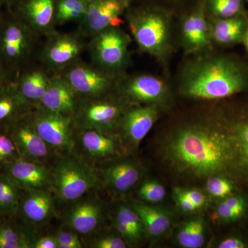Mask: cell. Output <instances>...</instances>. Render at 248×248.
<instances>
[{
    "instance_id": "cell-1",
    "label": "cell",
    "mask_w": 248,
    "mask_h": 248,
    "mask_svg": "<svg viewBox=\"0 0 248 248\" xmlns=\"http://www.w3.org/2000/svg\"><path fill=\"white\" fill-rule=\"evenodd\" d=\"M179 171L199 177L233 174L232 147L228 130L190 126L174 134L166 146Z\"/></svg>"
},
{
    "instance_id": "cell-2",
    "label": "cell",
    "mask_w": 248,
    "mask_h": 248,
    "mask_svg": "<svg viewBox=\"0 0 248 248\" xmlns=\"http://www.w3.org/2000/svg\"><path fill=\"white\" fill-rule=\"evenodd\" d=\"M248 88V76L231 59L218 58L204 62L187 77L184 92L189 97L203 99H222Z\"/></svg>"
},
{
    "instance_id": "cell-3",
    "label": "cell",
    "mask_w": 248,
    "mask_h": 248,
    "mask_svg": "<svg viewBox=\"0 0 248 248\" xmlns=\"http://www.w3.org/2000/svg\"><path fill=\"white\" fill-rule=\"evenodd\" d=\"M99 187L95 170L75 153L57 155L51 164L50 188L59 205L65 206Z\"/></svg>"
},
{
    "instance_id": "cell-4",
    "label": "cell",
    "mask_w": 248,
    "mask_h": 248,
    "mask_svg": "<svg viewBox=\"0 0 248 248\" xmlns=\"http://www.w3.org/2000/svg\"><path fill=\"white\" fill-rule=\"evenodd\" d=\"M35 46L34 29L9 10L0 22V65L17 75L27 68Z\"/></svg>"
},
{
    "instance_id": "cell-5",
    "label": "cell",
    "mask_w": 248,
    "mask_h": 248,
    "mask_svg": "<svg viewBox=\"0 0 248 248\" xmlns=\"http://www.w3.org/2000/svg\"><path fill=\"white\" fill-rule=\"evenodd\" d=\"M73 143V153L94 169L120 156L123 152L120 140L111 133L94 129L75 126Z\"/></svg>"
},
{
    "instance_id": "cell-6",
    "label": "cell",
    "mask_w": 248,
    "mask_h": 248,
    "mask_svg": "<svg viewBox=\"0 0 248 248\" xmlns=\"http://www.w3.org/2000/svg\"><path fill=\"white\" fill-rule=\"evenodd\" d=\"M31 120L41 138L57 154L73 153V117L37 107L31 113Z\"/></svg>"
},
{
    "instance_id": "cell-7",
    "label": "cell",
    "mask_w": 248,
    "mask_h": 248,
    "mask_svg": "<svg viewBox=\"0 0 248 248\" xmlns=\"http://www.w3.org/2000/svg\"><path fill=\"white\" fill-rule=\"evenodd\" d=\"M60 217L63 226L84 239L102 229L105 212L102 201L93 191L63 206Z\"/></svg>"
},
{
    "instance_id": "cell-8",
    "label": "cell",
    "mask_w": 248,
    "mask_h": 248,
    "mask_svg": "<svg viewBox=\"0 0 248 248\" xmlns=\"http://www.w3.org/2000/svg\"><path fill=\"white\" fill-rule=\"evenodd\" d=\"M57 205L51 189L24 190L17 217L26 226L40 234L41 230L58 217Z\"/></svg>"
},
{
    "instance_id": "cell-9",
    "label": "cell",
    "mask_w": 248,
    "mask_h": 248,
    "mask_svg": "<svg viewBox=\"0 0 248 248\" xmlns=\"http://www.w3.org/2000/svg\"><path fill=\"white\" fill-rule=\"evenodd\" d=\"M122 107L102 97L81 99L73 120L78 128L94 129L110 133L118 124Z\"/></svg>"
},
{
    "instance_id": "cell-10",
    "label": "cell",
    "mask_w": 248,
    "mask_h": 248,
    "mask_svg": "<svg viewBox=\"0 0 248 248\" xmlns=\"http://www.w3.org/2000/svg\"><path fill=\"white\" fill-rule=\"evenodd\" d=\"M130 29L142 50L159 55L166 50L169 28L166 18L156 12H143L130 18Z\"/></svg>"
},
{
    "instance_id": "cell-11",
    "label": "cell",
    "mask_w": 248,
    "mask_h": 248,
    "mask_svg": "<svg viewBox=\"0 0 248 248\" xmlns=\"http://www.w3.org/2000/svg\"><path fill=\"white\" fill-rule=\"evenodd\" d=\"M31 113L18 121L9 129L19 158L52 164L58 154L37 133L31 120Z\"/></svg>"
},
{
    "instance_id": "cell-12",
    "label": "cell",
    "mask_w": 248,
    "mask_h": 248,
    "mask_svg": "<svg viewBox=\"0 0 248 248\" xmlns=\"http://www.w3.org/2000/svg\"><path fill=\"white\" fill-rule=\"evenodd\" d=\"M128 42L126 35L115 27L101 31L91 44L93 58L103 68H119L126 58Z\"/></svg>"
},
{
    "instance_id": "cell-13",
    "label": "cell",
    "mask_w": 248,
    "mask_h": 248,
    "mask_svg": "<svg viewBox=\"0 0 248 248\" xmlns=\"http://www.w3.org/2000/svg\"><path fill=\"white\" fill-rule=\"evenodd\" d=\"M157 119V110L153 107L135 108L122 115L117 125L120 140L129 148H137L148 135Z\"/></svg>"
},
{
    "instance_id": "cell-14",
    "label": "cell",
    "mask_w": 248,
    "mask_h": 248,
    "mask_svg": "<svg viewBox=\"0 0 248 248\" xmlns=\"http://www.w3.org/2000/svg\"><path fill=\"white\" fill-rule=\"evenodd\" d=\"M94 170L99 178V187L116 193L128 192L141 178V170L138 165L128 160L105 163Z\"/></svg>"
},
{
    "instance_id": "cell-15",
    "label": "cell",
    "mask_w": 248,
    "mask_h": 248,
    "mask_svg": "<svg viewBox=\"0 0 248 248\" xmlns=\"http://www.w3.org/2000/svg\"><path fill=\"white\" fill-rule=\"evenodd\" d=\"M81 99L102 97L110 88L108 77L84 64L73 65L62 77Z\"/></svg>"
},
{
    "instance_id": "cell-16",
    "label": "cell",
    "mask_w": 248,
    "mask_h": 248,
    "mask_svg": "<svg viewBox=\"0 0 248 248\" xmlns=\"http://www.w3.org/2000/svg\"><path fill=\"white\" fill-rule=\"evenodd\" d=\"M0 170L16 179L24 190L51 189V164L19 158Z\"/></svg>"
},
{
    "instance_id": "cell-17",
    "label": "cell",
    "mask_w": 248,
    "mask_h": 248,
    "mask_svg": "<svg viewBox=\"0 0 248 248\" xmlns=\"http://www.w3.org/2000/svg\"><path fill=\"white\" fill-rule=\"evenodd\" d=\"M129 0H93L88 5L85 15V24L93 33L122 23L120 15L128 6Z\"/></svg>"
},
{
    "instance_id": "cell-18",
    "label": "cell",
    "mask_w": 248,
    "mask_h": 248,
    "mask_svg": "<svg viewBox=\"0 0 248 248\" xmlns=\"http://www.w3.org/2000/svg\"><path fill=\"white\" fill-rule=\"evenodd\" d=\"M81 99L66 80L55 77L50 79L48 89L37 107L73 118Z\"/></svg>"
},
{
    "instance_id": "cell-19",
    "label": "cell",
    "mask_w": 248,
    "mask_h": 248,
    "mask_svg": "<svg viewBox=\"0 0 248 248\" xmlns=\"http://www.w3.org/2000/svg\"><path fill=\"white\" fill-rule=\"evenodd\" d=\"M33 109L19 92L14 81L3 86L0 89V130H9Z\"/></svg>"
},
{
    "instance_id": "cell-20",
    "label": "cell",
    "mask_w": 248,
    "mask_h": 248,
    "mask_svg": "<svg viewBox=\"0 0 248 248\" xmlns=\"http://www.w3.org/2000/svg\"><path fill=\"white\" fill-rule=\"evenodd\" d=\"M39 235L17 217L0 216V248H32Z\"/></svg>"
},
{
    "instance_id": "cell-21",
    "label": "cell",
    "mask_w": 248,
    "mask_h": 248,
    "mask_svg": "<svg viewBox=\"0 0 248 248\" xmlns=\"http://www.w3.org/2000/svg\"><path fill=\"white\" fill-rule=\"evenodd\" d=\"M50 81L43 71L25 68L18 73L14 82L23 97L35 108L46 92Z\"/></svg>"
},
{
    "instance_id": "cell-22",
    "label": "cell",
    "mask_w": 248,
    "mask_h": 248,
    "mask_svg": "<svg viewBox=\"0 0 248 248\" xmlns=\"http://www.w3.org/2000/svg\"><path fill=\"white\" fill-rule=\"evenodd\" d=\"M227 130L234 156L233 174L248 181V119L234 122Z\"/></svg>"
},
{
    "instance_id": "cell-23",
    "label": "cell",
    "mask_w": 248,
    "mask_h": 248,
    "mask_svg": "<svg viewBox=\"0 0 248 248\" xmlns=\"http://www.w3.org/2000/svg\"><path fill=\"white\" fill-rule=\"evenodd\" d=\"M112 223L115 231L130 246L141 241L144 228L133 205L127 204L118 205L112 215Z\"/></svg>"
},
{
    "instance_id": "cell-24",
    "label": "cell",
    "mask_w": 248,
    "mask_h": 248,
    "mask_svg": "<svg viewBox=\"0 0 248 248\" xmlns=\"http://www.w3.org/2000/svg\"><path fill=\"white\" fill-rule=\"evenodd\" d=\"M33 29H45L55 16L54 0H22L14 10Z\"/></svg>"
},
{
    "instance_id": "cell-25",
    "label": "cell",
    "mask_w": 248,
    "mask_h": 248,
    "mask_svg": "<svg viewBox=\"0 0 248 248\" xmlns=\"http://www.w3.org/2000/svg\"><path fill=\"white\" fill-rule=\"evenodd\" d=\"M124 93L131 102H154L164 97L166 86L155 77L141 76L130 80L124 88Z\"/></svg>"
},
{
    "instance_id": "cell-26",
    "label": "cell",
    "mask_w": 248,
    "mask_h": 248,
    "mask_svg": "<svg viewBox=\"0 0 248 248\" xmlns=\"http://www.w3.org/2000/svg\"><path fill=\"white\" fill-rule=\"evenodd\" d=\"M81 49V44L75 37L60 35L53 39L47 46L45 57L50 65L64 66L78 56Z\"/></svg>"
},
{
    "instance_id": "cell-27",
    "label": "cell",
    "mask_w": 248,
    "mask_h": 248,
    "mask_svg": "<svg viewBox=\"0 0 248 248\" xmlns=\"http://www.w3.org/2000/svg\"><path fill=\"white\" fill-rule=\"evenodd\" d=\"M24 191L16 179L0 170V216L17 217Z\"/></svg>"
},
{
    "instance_id": "cell-28",
    "label": "cell",
    "mask_w": 248,
    "mask_h": 248,
    "mask_svg": "<svg viewBox=\"0 0 248 248\" xmlns=\"http://www.w3.org/2000/svg\"><path fill=\"white\" fill-rule=\"evenodd\" d=\"M132 205L141 218L147 234L153 237H158L169 231L171 226V218L169 214L139 202Z\"/></svg>"
},
{
    "instance_id": "cell-29",
    "label": "cell",
    "mask_w": 248,
    "mask_h": 248,
    "mask_svg": "<svg viewBox=\"0 0 248 248\" xmlns=\"http://www.w3.org/2000/svg\"><path fill=\"white\" fill-rule=\"evenodd\" d=\"M183 33L186 45L192 50H199L208 45V25L203 10L199 9L186 19Z\"/></svg>"
},
{
    "instance_id": "cell-30",
    "label": "cell",
    "mask_w": 248,
    "mask_h": 248,
    "mask_svg": "<svg viewBox=\"0 0 248 248\" xmlns=\"http://www.w3.org/2000/svg\"><path fill=\"white\" fill-rule=\"evenodd\" d=\"M246 28V21L238 16L218 19L214 27V38L222 45L236 43L243 40Z\"/></svg>"
},
{
    "instance_id": "cell-31",
    "label": "cell",
    "mask_w": 248,
    "mask_h": 248,
    "mask_svg": "<svg viewBox=\"0 0 248 248\" xmlns=\"http://www.w3.org/2000/svg\"><path fill=\"white\" fill-rule=\"evenodd\" d=\"M177 241L183 248H200L205 243V226L202 218L186 222L177 234Z\"/></svg>"
},
{
    "instance_id": "cell-32",
    "label": "cell",
    "mask_w": 248,
    "mask_h": 248,
    "mask_svg": "<svg viewBox=\"0 0 248 248\" xmlns=\"http://www.w3.org/2000/svg\"><path fill=\"white\" fill-rule=\"evenodd\" d=\"M246 201L241 196L231 195L224 200L217 208V215L221 221H235L239 219L246 213Z\"/></svg>"
},
{
    "instance_id": "cell-33",
    "label": "cell",
    "mask_w": 248,
    "mask_h": 248,
    "mask_svg": "<svg viewBox=\"0 0 248 248\" xmlns=\"http://www.w3.org/2000/svg\"><path fill=\"white\" fill-rule=\"evenodd\" d=\"M102 229L82 239L84 247L91 248H125L129 246L127 241L117 232L109 233Z\"/></svg>"
},
{
    "instance_id": "cell-34",
    "label": "cell",
    "mask_w": 248,
    "mask_h": 248,
    "mask_svg": "<svg viewBox=\"0 0 248 248\" xmlns=\"http://www.w3.org/2000/svg\"><path fill=\"white\" fill-rule=\"evenodd\" d=\"M89 3L82 0H60L55 18L60 22L78 20L85 17Z\"/></svg>"
},
{
    "instance_id": "cell-35",
    "label": "cell",
    "mask_w": 248,
    "mask_h": 248,
    "mask_svg": "<svg viewBox=\"0 0 248 248\" xmlns=\"http://www.w3.org/2000/svg\"><path fill=\"white\" fill-rule=\"evenodd\" d=\"M208 4L212 14L219 19L237 16L243 7L242 0H208Z\"/></svg>"
},
{
    "instance_id": "cell-36",
    "label": "cell",
    "mask_w": 248,
    "mask_h": 248,
    "mask_svg": "<svg viewBox=\"0 0 248 248\" xmlns=\"http://www.w3.org/2000/svg\"><path fill=\"white\" fill-rule=\"evenodd\" d=\"M19 158L17 147L9 130H0V168Z\"/></svg>"
},
{
    "instance_id": "cell-37",
    "label": "cell",
    "mask_w": 248,
    "mask_h": 248,
    "mask_svg": "<svg viewBox=\"0 0 248 248\" xmlns=\"http://www.w3.org/2000/svg\"><path fill=\"white\" fill-rule=\"evenodd\" d=\"M206 187L209 193L213 197L223 199L231 196L234 189V185L229 179L220 175L208 177Z\"/></svg>"
},
{
    "instance_id": "cell-38",
    "label": "cell",
    "mask_w": 248,
    "mask_h": 248,
    "mask_svg": "<svg viewBox=\"0 0 248 248\" xmlns=\"http://www.w3.org/2000/svg\"><path fill=\"white\" fill-rule=\"evenodd\" d=\"M139 197L141 200L151 203H158L164 200L166 190L164 186L154 181L143 183L138 191Z\"/></svg>"
},
{
    "instance_id": "cell-39",
    "label": "cell",
    "mask_w": 248,
    "mask_h": 248,
    "mask_svg": "<svg viewBox=\"0 0 248 248\" xmlns=\"http://www.w3.org/2000/svg\"><path fill=\"white\" fill-rule=\"evenodd\" d=\"M58 242V248H83L82 238L76 232L63 226L53 233Z\"/></svg>"
},
{
    "instance_id": "cell-40",
    "label": "cell",
    "mask_w": 248,
    "mask_h": 248,
    "mask_svg": "<svg viewBox=\"0 0 248 248\" xmlns=\"http://www.w3.org/2000/svg\"><path fill=\"white\" fill-rule=\"evenodd\" d=\"M174 197L179 208L185 213H191L197 210L195 204L183 193L182 189H174Z\"/></svg>"
},
{
    "instance_id": "cell-41",
    "label": "cell",
    "mask_w": 248,
    "mask_h": 248,
    "mask_svg": "<svg viewBox=\"0 0 248 248\" xmlns=\"http://www.w3.org/2000/svg\"><path fill=\"white\" fill-rule=\"evenodd\" d=\"M32 248H58V242L54 234L39 235Z\"/></svg>"
},
{
    "instance_id": "cell-42",
    "label": "cell",
    "mask_w": 248,
    "mask_h": 248,
    "mask_svg": "<svg viewBox=\"0 0 248 248\" xmlns=\"http://www.w3.org/2000/svg\"><path fill=\"white\" fill-rule=\"evenodd\" d=\"M184 194L192 202L197 209L202 208L206 203V197L200 191L197 190H182Z\"/></svg>"
},
{
    "instance_id": "cell-43",
    "label": "cell",
    "mask_w": 248,
    "mask_h": 248,
    "mask_svg": "<svg viewBox=\"0 0 248 248\" xmlns=\"http://www.w3.org/2000/svg\"><path fill=\"white\" fill-rule=\"evenodd\" d=\"M217 247L219 248H246L247 244L242 239L236 237L227 238L221 241Z\"/></svg>"
},
{
    "instance_id": "cell-44",
    "label": "cell",
    "mask_w": 248,
    "mask_h": 248,
    "mask_svg": "<svg viewBox=\"0 0 248 248\" xmlns=\"http://www.w3.org/2000/svg\"><path fill=\"white\" fill-rule=\"evenodd\" d=\"M16 78V74L0 65V89L14 81Z\"/></svg>"
},
{
    "instance_id": "cell-45",
    "label": "cell",
    "mask_w": 248,
    "mask_h": 248,
    "mask_svg": "<svg viewBox=\"0 0 248 248\" xmlns=\"http://www.w3.org/2000/svg\"><path fill=\"white\" fill-rule=\"evenodd\" d=\"M22 0H2L3 4L7 6L9 10H14Z\"/></svg>"
},
{
    "instance_id": "cell-46",
    "label": "cell",
    "mask_w": 248,
    "mask_h": 248,
    "mask_svg": "<svg viewBox=\"0 0 248 248\" xmlns=\"http://www.w3.org/2000/svg\"><path fill=\"white\" fill-rule=\"evenodd\" d=\"M243 41H244V45L246 46V48H247V50H248V27L246 28V32H245Z\"/></svg>"
},
{
    "instance_id": "cell-47",
    "label": "cell",
    "mask_w": 248,
    "mask_h": 248,
    "mask_svg": "<svg viewBox=\"0 0 248 248\" xmlns=\"http://www.w3.org/2000/svg\"><path fill=\"white\" fill-rule=\"evenodd\" d=\"M3 6H4V4H3L2 0H0V22H1L3 16H4V13L2 12Z\"/></svg>"
},
{
    "instance_id": "cell-48",
    "label": "cell",
    "mask_w": 248,
    "mask_h": 248,
    "mask_svg": "<svg viewBox=\"0 0 248 248\" xmlns=\"http://www.w3.org/2000/svg\"><path fill=\"white\" fill-rule=\"evenodd\" d=\"M82 1H86V2L89 3L91 2V1H92L93 0H82Z\"/></svg>"
},
{
    "instance_id": "cell-49",
    "label": "cell",
    "mask_w": 248,
    "mask_h": 248,
    "mask_svg": "<svg viewBox=\"0 0 248 248\" xmlns=\"http://www.w3.org/2000/svg\"></svg>"
}]
</instances>
